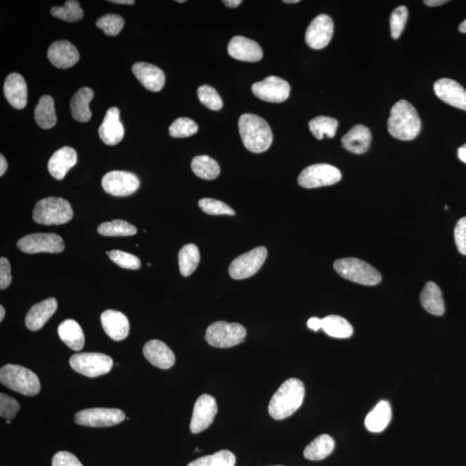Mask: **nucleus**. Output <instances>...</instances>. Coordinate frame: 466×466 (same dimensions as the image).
<instances>
[{
  "instance_id": "864d4df0",
  "label": "nucleus",
  "mask_w": 466,
  "mask_h": 466,
  "mask_svg": "<svg viewBox=\"0 0 466 466\" xmlns=\"http://www.w3.org/2000/svg\"><path fill=\"white\" fill-rule=\"evenodd\" d=\"M8 164H7L6 159L3 155H0V176H3L6 173Z\"/></svg>"
},
{
  "instance_id": "a19ab883",
  "label": "nucleus",
  "mask_w": 466,
  "mask_h": 466,
  "mask_svg": "<svg viewBox=\"0 0 466 466\" xmlns=\"http://www.w3.org/2000/svg\"><path fill=\"white\" fill-rule=\"evenodd\" d=\"M169 135L173 138H188L198 132L199 127L194 120L188 117H179L169 128Z\"/></svg>"
},
{
  "instance_id": "2eb2a0df",
  "label": "nucleus",
  "mask_w": 466,
  "mask_h": 466,
  "mask_svg": "<svg viewBox=\"0 0 466 466\" xmlns=\"http://www.w3.org/2000/svg\"><path fill=\"white\" fill-rule=\"evenodd\" d=\"M218 405L214 396L204 394L197 399L190 422L191 433L196 434L207 429L217 415Z\"/></svg>"
},
{
  "instance_id": "1a4fd4ad",
  "label": "nucleus",
  "mask_w": 466,
  "mask_h": 466,
  "mask_svg": "<svg viewBox=\"0 0 466 466\" xmlns=\"http://www.w3.org/2000/svg\"><path fill=\"white\" fill-rule=\"evenodd\" d=\"M341 178L342 175L336 167L318 164L303 169L298 177V183L304 188H317L339 183Z\"/></svg>"
},
{
  "instance_id": "4c0bfd02",
  "label": "nucleus",
  "mask_w": 466,
  "mask_h": 466,
  "mask_svg": "<svg viewBox=\"0 0 466 466\" xmlns=\"http://www.w3.org/2000/svg\"><path fill=\"white\" fill-rule=\"evenodd\" d=\"M136 228L127 221L115 219L111 222L101 224L98 227V232L102 236L107 237H127L134 236L136 233Z\"/></svg>"
},
{
  "instance_id": "ea45409f",
  "label": "nucleus",
  "mask_w": 466,
  "mask_h": 466,
  "mask_svg": "<svg viewBox=\"0 0 466 466\" xmlns=\"http://www.w3.org/2000/svg\"><path fill=\"white\" fill-rule=\"evenodd\" d=\"M52 16L67 22H78L84 16V11L75 0H68L63 6L53 7L51 11Z\"/></svg>"
},
{
  "instance_id": "79ce46f5",
  "label": "nucleus",
  "mask_w": 466,
  "mask_h": 466,
  "mask_svg": "<svg viewBox=\"0 0 466 466\" xmlns=\"http://www.w3.org/2000/svg\"><path fill=\"white\" fill-rule=\"evenodd\" d=\"M96 25L98 28L104 30L105 35L115 37L122 30L124 21L119 15L108 14L98 18Z\"/></svg>"
},
{
  "instance_id": "a211bd4d",
  "label": "nucleus",
  "mask_w": 466,
  "mask_h": 466,
  "mask_svg": "<svg viewBox=\"0 0 466 466\" xmlns=\"http://www.w3.org/2000/svg\"><path fill=\"white\" fill-rule=\"evenodd\" d=\"M227 51L230 56L242 62H259L264 56L263 49L257 41L241 36L231 39Z\"/></svg>"
},
{
  "instance_id": "2f4dec72",
  "label": "nucleus",
  "mask_w": 466,
  "mask_h": 466,
  "mask_svg": "<svg viewBox=\"0 0 466 466\" xmlns=\"http://www.w3.org/2000/svg\"><path fill=\"white\" fill-rule=\"evenodd\" d=\"M335 442L328 434H321L314 439L304 450L306 460L319 461L330 455L335 449Z\"/></svg>"
},
{
  "instance_id": "aec40b11",
  "label": "nucleus",
  "mask_w": 466,
  "mask_h": 466,
  "mask_svg": "<svg viewBox=\"0 0 466 466\" xmlns=\"http://www.w3.org/2000/svg\"><path fill=\"white\" fill-rule=\"evenodd\" d=\"M119 117V110L115 107L105 113L103 122L98 128V135L105 145L113 146L122 141L124 129Z\"/></svg>"
},
{
  "instance_id": "72a5a7b5",
  "label": "nucleus",
  "mask_w": 466,
  "mask_h": 466,
  "mask_svg": "<svg viewBox=\"0 0 466 466\" xmlns=\"http://www.w3.org/2000/svg\"><path fill=\"white\" fill-rule=\"evenodd\" d=\"M322 329L328 335L337 339H348L354 333V328L344 318L328 316L322 319Z\"/></svg>"
},
{
  "instance_id": "c85d7f7f",
  "label": "nucleus",
  "mask_w": 466,
  "mask_h": 466,
  "mask_svg": "<svg viewBox=\"0 0 466 466\" xmlns=\"http://www.w3.org/2000/svg\"><path fill=\"white\" fill-rule=\"evenodd\" d=\"M58 335L70 349L81 351L85 344V336L81 325L74 320H66L58 327Z\"/></svg>"
},
{
  "instance_id": "7c9ffc66",
  "label": "nucleus",
  "mask_w": 466,
  "mask_h": 466,
  "mask_svg": "<svg viewBox=\"0 0 466 466\" xmlns=\"http://www.w3.org/2000/svg\"><path fill=\"white\" fill-rule=\"evenodd\" d=\"M94 96L93 91L89 88H82L72 98L70 108L72 116L79 122H88L92 117L89 103Z\"/></svg>"
},
{
  "instance_id": "ddd939ff",
  "label": "nucleus",
  "mask_w": 466,
  "mask_h": 466,
  "mask_svg": "<svg viewBox=\"0 0 466 466\" xmlns=\"http://www.w3.org/2000/svg\"><path fill=\"white\" fill-rule=\"evenodd\" d=\"M101 183L108 194L124 197L134 194L138 190L140 181L134 173L115 170L105 174Z\"/></svg>"
},
{
  "instance_id": "e2e57ef3",
  "label": "nucleus",
  "mask_w": 466,
  "mask_h": 466,
  "mask_svg": "<svg viewBox=\"0 0 466 466\" xmlns=\"http://www.w3.org/2000/svg\"><path fill=\"white\" fill-rule=\"evenodd\" d=\"M176 2L177 3H185L186 1H185V0H181V1H179V0H177Z\"/></svg>"
},
{
  "instance_id": "f3484780",
  "label": "nucleus",
  "mask_w": 466,
  "mask_h": 466,
  "mask_svg": "<svg viewBox=\"0 0 466 466\" xmlns=\"http://www.w3.org/2000/svg\"><path fill=\"white\" fill-rule=\"evenodd\" d=\"M437 97L452 107L466 111V90L452 79H439L434 83Z\"/></svg>"
},
{
  "instance_id": "423d86ee",
  "label": "nucleus",
  "mask_w": 466,
  "mask_h": 466,
  "mask_svg": "<svg viewBox=\"0 0 466 466\" xmlns=\"http://www.w3.org/2000/svg\"><path fill=\"white\" fill-rule=\"evenodd\" d=\"M333 268L343 278L362 285H377L382 280L381 274L376 268L354 257L336 260Z\"/></svg>"
},
{
  "instance_id": "680f3d73",
  "label": "nucleus",
  "mask_w": 466,
  "mask_h": 466,
  "mask_svg": "<svg viewBox=\"0 0 466 466\" xmlns=\"http://www.w3.org/2000/svg\"><path fill=\"white\" fill-rule=\"evenodd\" d=\"M283 2L287 4H297L300 2V0H284Z\"/></svg>"
},
{
  "instance_id": "f03ea898",
  "label": "nucleus",
  "mask_w": 466,
  "mask_h": 466,
  "mask_svg": "<svg viewBox=\"0 0 466 466\" xmlns=\"http://www.w3.org/2000/svg\"><path fill=\"white\" fill-rule=\"evenodd\" d=\"M420 127L422 122L414 105L404 100L393 105L388 120V131L393 138L411 141L419 135Z\"/></svg>"
},
{
  "instance_id": "20e7f679",
  "label": "nucleus",
  "mask_w": 466,
  "mask_h": 466,
  "mask_svg": "<svg viewBox=\"0 0 466 466\" xmlns=\"http://www.w3.org/2000/svg\"><path fill=\"white\" fill-rule=\"evenodd\" d=\"M0 382L6 387L25 396H36L41 390L39 377L21 365H4L0 370Z\"/></svg>"
},
{
  "instance_id": "de8ad7c7",
  "label": "nucleus",
  "mask_w": 466,
  "mask_h": 466,
  "mask_svg": "<svg viewBox=\"0 0 466 466\" xmlns=\"http://www.w3.org/2000/svg\"><path fill=\"white\" fill-rule=\"evenodd\" d=\"M20 405L16 400L6 394L0 395V415L6 420H13L20 411Z\"/></svg>"
},
{
  "instance_id": "9b49d317",
  "label": "nucleus",
  "mask_w": 466,
  "mask_h": 466,
  "mask_svg": "<svg viewBox=\"0 0 466 466\" xmlns=\"http://www.w3.org/2000/svg\"><path fill=\"white\" fill-rule=\"evenodd\" d=\"M126 415L117 408H93L84 409L75 416L79 425L90 427H107L124 422Z\"/></svg>"
},
{
  "instance_id": "473e14b6",
  "label": "nucleus",
  "mask_w": 466,
  "mask_h": 466,
  "mask_svg": "<svg viewBox=\"0 0 466 466\" xmlns=\"http://www.w3.org/2000/svg\"><path fill=\"white\" fill-rule=\"evenodd\" d=\"M35 119L37 124L45 130L56 126L58 117L56 115L54 100L51 96H44L40 98L35 109Z\"/></svg>"
},
{
  "instance_id": "8fccbe9b",
  "label": "nucleus",
  "mask_w": 466,
  "mask_h": 466,
  "mask_svg": "<svg viewBox=\"0 0 466 466\" xmlns=\"http://www.w3.org/2000/svg\"><path fill=\"white\" fill-rule=\"evenodd\" d=\"M52 466H83L77 456L68 452H59L52 460Z\"/></svg>"
},
{
  "instance_id": "3c124183",
  "label": "nucleus",
  "mask_w": 466,
  "mask_h": 466,
  "mask_svg": "<svg viewBox=\"0 0 466 466\" xmlns=\"http://www.w3.org/2000/svg\"><path fill=\"white\" fill-rule=\"evenodd\" d=\"M11 283V265L6 257L0 259V289L6 290Z\"/></svg>"
},
{
  "instance_id": "c756f323",
  "label": "nucleus",
  "mask_w": 466,
  "mask_h": 466,
  "mask_svg": "<svg viewBox=\"0 0 466 466\" xmlns=\"http://www.w3.org/2000/svg\"><path fill=\"white\" fill-rule=\"evenodd\" d=\"M392 418L391 407L387 401H382L366 416L367 429L373 433H380L388 427Z\"/></svg>"
},
{
  "instance_id": "09e8293b",
  "label": "nucleus",
  "mask_w": 466,
  "mask_h": 466,
  "mask_svg": "<svg viewBox=\"0 0 466 466\" xmlns=\"http://www.w3.org/2000/svg\"><path fill=\"white\" fill-rule=\"evenodd\" d=\"M454 238L458 252L466 255V217L461 218L456 224Z\"/></svg>"
},
{
  "instance_id": "c9c22d12",
  "label": "nucleus",
  "mask_w": 466,
  "mask_h": 466,
  "mask_svg": "<svg viewBox=\"0 0 466 466\" xmlns=\"http://www.w3.org/2000/svg\"><path fill=\"white\" fill-rule=\"evenodd\" d=\"M200 259V251L195 245H184L178 255L181 274L183 276L192 275L198 267Z\"/></svg>"
},
{
  "instance_id": "dca6fc26",
  "label": "nucleus",
  "mask_w": 466,
  "mask_h": 466,
  "mask_svg": "<svg viewBox=\"0 0 466 466\" xmlns=\"http://www.w3.org/2000/svg\"><path fill=\"white\" fill-rule=\"evenodd\" d=\"M333 22L328 15L321 14L313 18L306 29L305 39L306 44L313 49L327 47L332 37Z\"/></svg>"
},
{
  "instance_id": "cd10ccee",
  "label": "nucleus",
  "mask_w": 466,
  "mask_h": 466,
  "mask_svg": "<svg viewBox=\"0 0 466 466\" xmlns=\"http://www.w3.org/2000/svg\"><path fill=\"white\" fill-rule=\"evenodd\" d=\"M420 303L427 312L441 316L445 313V303L441 289L436 283L428 282L420 294Z\"/></svg>"
},
{
  "instance_id": "f704fd0d",
  "label": "nucleus",
  "mask_w": 466,
  "mask_h": 466,
  "mask_svg": "<svg viewBox=\"0 0 466 466\" xmlns=\"http://www.w3.org/2000/svg\"><path fill=\"white\" fill-rule=\"evenodd\" d=\"M191 168L197 176L205 180L216 179L221 174L218 162L206 155H197L193 159Z\"/></svg>"
},
{
  "instance_id": "a18cd8bd",
  "label": "nucleus",
  "mask_w": 466,
  "mask_h": 466,
  "mask_svg": "<svg viewBox=\"0 0 466 466\" xmlns=\"http://www.w3.org/2000/svg\"><path fill=\"white\" fill-rule=\"evenodd\" d=\"M407 20L408 9L406 6H401L393 11L389 20L392 39H399L403 32Z\"/></svg>"
},
{
  "instance_id": "4d7b16f0",
  "label": "nucleus",
  "mask_w": 466,
  "mask_h": 466,
  "mask_svg": "<svg viewBox=\"0 0 466 466\" xmlns=\"http://www.w3.org/2000/svg\"><path fill=\"white\" fill-rule=\"evenodd\" d=\"M226 6L230 7V8H236L242 3V0H226L223 1Z\"/></svg>"
},
{
  "instance_id": "6e6d98bb",
  "label": "nucleus",
  "mask_w": 466,
  "mask_h": 466,
  "mask_svg": "<svg viewBox=\"0 0 466 466\" xmlns=\"http://www.w3.org/2000/svg\"><path fill=\"white\" fill-rule=\"evenodd\" d=\"M458 157L460 158L461 162L466 164V143L458 150Z\"/></svg>"
},
{
  "instance_id": "052dcab7",
  "label": "nucleus",
  "mask_w": 466,
  "mask_h": 466,
  "mask_svg": "<svg viewBox=\"0 0 466 466\" xmlns=\"http://www.w3.org/2000/svg\"><path fill=\"white\" fill-rule=\"evenodd\" d=\"M458 29H460V32L466 33V20L464 22H461L460 27H458Z\"/></svg>"
},
{
  "instance_id": "0eeeda50",
  "label": "nucleus",
  "mask_w": 466,
  "mask_h": 466,
  "mask_svg": "<svg viewBox=\"0 0 466 466\" xmlns=\"http://www.w3.org/2000/svg\"><path fill=\"white\" fill-rule=\"evenodd\" d=\"M246 335L244 325L217 321L208 327L205 339L211 347L230 348L244 342Z\"/></svg>"
},
{
  "instance_id": "5701e85b",
  "label": "nucleus",
  "mask_w": 466,
  "mask_h": 466,
  "mask_svg": "<svg viewBox=\"0 0 466 466\" xmlns=\"http://www.w3.org/2000/svg\"><path fill=\"white\" fill-rule=\"evenodd\" d=\"M102 327L107 335L113 340L126 339L130 332V324L127 317L119 311L109 309L101 314Z\"/></svg>"
},
{
  "instance_id": "6e6552de",
  "label": "nucleus",
  "mask_w": 466,
  "mask_h": 466,
  "mask_svg": "<svg viewBox=\"0 0 466 466\" xmlns=\"http://www.w3.org/2000/svg\"><path fill=\"white\" fill-rule=\"evenodd\" d=\"M71 368L84 376L94 378L110 373L113 367L111 357L96 352H85L72 356Z\"/></svg>"
},
{
  "instance_id": "9d476101",
  "label": "nucleus",
  "mask_w": 466,
  "mask_h": 466,
  "mask_svg": "<svg viewBox=\"0 0 466 466\" xmlns=\"http://www.w3.org/2000/svg\"><path fill=\"white\" fill-rule=\"evenodd\" d=\"M268 255L267 249L259 246L246 252L230 264L229 274L235 280H243L257 274L262 268Z\"/></svg>"
},
{
  "instance_id": "a878e982",
  "label": "nucleus",
  "mask_w": 466,
  "mask_h": 466,
  "mask_svg": "<svg viewBox=\"0 0 466 466\" xmlns=\"http://www.w3.org/2000/svg\"><path fill=\"white\" fill-rule=\"evenodd\" d=\"M58 309V301L55 298L37 303L29 310L25 318L26 327L30 331H39L51 319Z\"/></svg>"
},
{
  "instance_id": "6ab92c4d",
  "label": "nucleus",
  "mask_w": 466,
  "mask_h": 466,
  "mask_svg": "<svg viewBox=\"0 0 466 466\" xmlns=\"http://www.w3.org/2000/svg\"><path fill=\"white\" fill-rule=\"evenodd\" d=\"M48 58L52 65L60 70H67L79 62V54L77 48L70 41L66 40L55 41L48 51Z\"/></svg>"
},
{
  "instance_id": "f8f14e48",
  "label": "nucleus",
  "mask_w": 466,
  "mask_h": 466,
  "mask_svg": "<svg viewBox=\"0 0 466 466\" xmlns=\"http://www.w3.org/2000/svg\"><path fill=\"white\" fill-rule=\"evenodd\" d=\"M18 247L27 254L60 253L63 252L65 245L62 237L58 234L34 233L22 238L18 242Z\"/></svg>"
},
{
  "instance_id": "4be33fe9",
  "label": "nucleus",
  "mask_w": 466,
  "mask_h": 466,
  "mask_svg": "<svg viewBox=\"0 0 466 466\" xmlns=\"http://www.w3.org/2000/svg\"><path fill=\"white\" fill-rule=\"evenodd\" d=\"M132 72L139 82L151 92H160L164 89L165 75L161 68L150 63H136L132 67Z\"/></svg>"
},
{
  "instance_id": "49530a36",
  "label": "nucleus",
  "mask_w": 466,
  "mask_h": 466,
  "mask_svg": "<svg viewBox=\"0 0 466 466\" xmlns=\"http://www.w3.org/2000/svg\"><path fill=\"white\" fill-rule=\"evenodd\" d=\"M199 207L204 213L210 215H235L234 210L221 200L211 198L202 199L199 202Z\"/></svg>"
},
{
  "instance_id": "bb28decb",
  "label": "nucleus",
  "mask_w": 466,
  "mask_h": 466,
  "mask_svg": "<svg viewBox=\"0 0 466 466\" xmlns=\"http://www.w3.org/2000/svg\"><path fill=\"white\" fill-rule=\"evenodd\" d=\"M344 149L354 154L361 155L369 150L371 143V134L369 128L357 124L351 129L342 138Z\"/></svg>"
},
{
  "instance_id": "5fc2aeb1",
  "label": "nucleus",
  "mask_w": 466,
  "mask_h": 466,
  "mask_svg": "<svg viewBox=\"0 0 466 466\" xmlns=\"http://www.w3.org/2000/svg\"><path fill=\"white\" fill-rule=\"evenodd\" d=\"M446 3H447L446 0H426V1H424L425 5L432 7L444 5Z\"/></svg>"
},
{
  "instance_id": "f257e3e1",
  "label": "nucleus",
  "mask_w": 466,
  "mask_h": 466,
  "mask_svg": "<svg viewBox=\"0 0 466 466\" xmlns=\"http://www.w3.org/2000/svg\"><path fill=\"white\" fill-rule=\"evenodd\" d=\"M305 396L304 384L297 378H290L280 386L268 404V414L273 419L290 418L302 406Z\"/></svg>"
},
{
  "instance_id": "c03bdc74",
  "label": "nucleus",
  "mask_w": 466,
  "mask_h": 466,
  "mask_svg": "<svg viewBox=\"0 0 466 466\" xmlns=\"http://www.w3.org/2000/svg\"><path fill=\"white\" fill-rule=\"evenodd\" d=\"M107 254L110 259L121 268H128V270H138L141 267V261L138 257L132 255L131 253L115 250V251L108 252Z\"/></svg>"
},
{
  "instance_id": "4468645a",
  "label": "nucleus",
  "mask_w": 466,
  "mask_h": 466,
  "mask_svg": "<svg viewBox=\"0 0 466 466\" xmlns=\"http://www.w3.org/2000/svg\"><path fill=\"white\" fill-rule=\"evenodd\" d=\"M252 90L254 96L271 103H281L287 101L290 94L289 83L276 77H268L262 82L254 83Z\"/></svg>"
},
{
  "instance_id": "e433bc0d",
  "label": "nucleus",
  "mask_w": 466,
  "mask_h": 466,
  "mask_svg": "<svg viewBox=\"0 0 466 466\" xmlns=\"http://www.w3.org/2000/svg\"><path fill=\"white\" fill-rule=\"evenodd\" d=\"M338 127V120L330 117H316L309 122L310 131L318 140H322L325 136L332 138L336 134Z\"/></svg>"
},
{
  "instance_id": "412c9836",
  "label": "nucleus",
  "mask_w": 466,
  "mask_h": 466,
  "mask_svg": "<svg viewBox=\"0 0 466 466\" xmlns=\"http://www.w3.org/2000/svg\"><path fill=\"white\" fill-rule=\"evenodd\" d=\"M143 354L148 361L157 368L168 370L175 365V354L162 341H149L143 347Z\"/></svg>"
},
{
  "instance_id": "69168bd1",
  "label": "nucleus",
  "mask_w": 466,
  "mask_h": 466,
  "mask_svg": "<svg viewBox=\"0 0 466 466\" xmlns=\"http://www.w3.org/2000/svg\"><path fill=\"white\" fill-rule=\"evenodd\" d=\"M273 466H283V465H273Z\"/></svg>"
},
{
  "instance_id": "7ed1b4c3",
  "label": "nucleus",
  "mask_w": 466,
  "mask_h": 466,
  "mask_svg": "<svg viewBox=\"0 0 466 466\" xmlns=\"http://www.w3.org/2000/svg\"><path fill=\"white\" fill-rule=\"evenodd\" d=\"M238 129L244 145L253 153H262L271 147L273 134L263 117L245 113L238 120Z\"/></svg>"
},
{
  "instance_id": "bf43d9fd",
  "label": "nucleus",
  "mask_w": 466,
  "mask_h": 466,
  "mask_svg": "<svg viewBox=\"0 0 466 466\" xmlns=\"http://www.w3.org/2000/svg\"><path fill=\"white\" fill-rule=\"evenodd\" d=\"M6 316V310L3 306H0V321H3Z\"/></svg>"
},
{
  "instance_id": "393cba45",
  "label": "nucleus",
  "mask_w": 466,
  "mask_h": 466,
  "mask_svg": "<svg viewBox=\"0 0 466 466\" xmlns=\"http://www.w3.org/2000/svg\"><path fill=\"white\" fill-rule=\"evenodd\" d=\"M77 153L73 148L63 147L53 154L48 162L51 175L58 180H63L70 169L77 164Z\"/></svg>"
},
{
  "instance_id": "13d9d810",
  "label": "nucleus",
  "mask_w": 466,
  "mask_h": 466,
  "mask_svg": "<svg viewBox=\"0 0 466 466\" xmlns=\"http://www.w3.org/2000/svg\"><path fill=\"white\" fill-rule=\"evenodd\" d=\"M109 2L117 4V5H134L135 4L134 0H112Z\"/></svg>"
},
{
  "instance_id": "0e129e2a",
  "label": "nucleus",
  "mask_w": 466,
  "mask_h": 466,
  "mask_svg": "<svg viewBox=\"0 0 466 466\" xmlns=\"http://www.w3.org/2000/svg\"><path fill=\"white\" fill-rule=\"evenodd\" d=\"M6 422L7 424H10V423L11 422V420H7Z\"/></svg>"
},
{
  "instance_id": "37998d69",
  "label": "nucleus",
  "mask_w": 466,
  "mask_h": 466,
  "mask_svg": "<svg viewBox=\"0 0 466 466\" xmlns=\"http://www.w3.org/2000/svg\"><path fill=\"white\" fill-rule=\"evenodd\" d=\"M198 97L202 103L213 111H219L223 108V101L221 96L214 88L203 85L198 89Z\"/></svg>"
},
{
  "instance_id": "603ef678",
  "label": "nucleus",
  "mask_w": 466,
  "mask_h": 466,
  "mask_svg": "<svg viewBox=\"0 0 466 466\" xmlns=\"http://www.w3.org/2000/svg\"><path fill=\"white\" fill-rule=\"evenodd\" d=\"M322 325H323V322L320 318L312 317L308 321V327L313 331H319L320 329H322Z\"/></svg>"
},
{
  "instance_id": "39448f33",
  "label": "nucleus",
  "mask_w": 466,
  "mask_h": 466,
  "mask_svg": "<svg viewBox=\"0 0 466 466\" xmlns=\"http://www.w3.org/2000/svg\"><path fill=\"white\" fill-rule=\"evenodd\" d=\"M74 212L67 200L48 197L39 200L33 211V219L45 226L63 225L73 219Z\"/></svg>"
},
{
  "instance_id": "b1692460",
  "label": "nucleus",
  "mask_w": 466,
  "mask_h": 466,
  "mask_svg": "<svg viewBox=\"0 0 466 466\" xmlns=\"http://www.w3.org/2000/svg\"><path fill=\"white\" fill-rule=\"evenodd\" d=\"M4 93L11 107L21 110L27 105V85L21 75L13 73L7 77L4 85Z\"/></svg>"
},
{
  "instance_id": "58836bf2",
  "label": "nucleus",
  "mask_w": 466,
  "mask_h": 466,
  "mask_svg": "<svg viewBox=\"0 0 466 466\" xmlns=\"http://www.w3.org/2000/svg\"><path fill=\"white\" fill-rule=\"evenodd\" d=\"M236 457L228 450H221L212 454L197 458L190 462L188 466H235Z\"/></svg>"
}]
</instances>
